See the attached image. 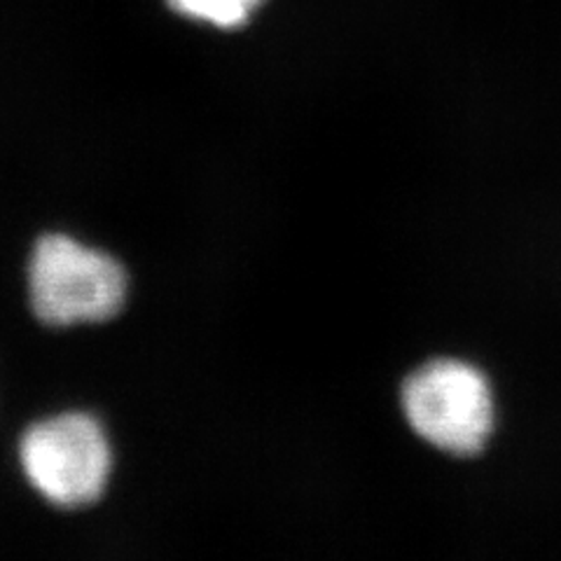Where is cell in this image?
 <instances>
[{"mask_svg": "<svg viewBox=\"0 0 561 561\" xmlns=\"http://www.w3.org/2000/svg\"><path fill=\"white\" fill-rule=\"evenodd\" d=\"M262 3L265 0H169V8L187 20L232 31L249 24Z\"/></svg>", "mask_w": 561, "mask_h": 561, "instance_id": "277c9868", "label": "cell"}, {"mask_svg": "<svg viewBox=\"0 0 561 561\" xmlns=\"http://www.w3.org/2000/svg\"><path fill=\"white\" fill-rule=\"evenodd\" d=\"M402 412L412 431L435 449L472 456L494 431V393L489 379L463 360H433L402 386Z\"/></svg>", "mask_w": 561, "mask_h": 561, "instance_id": "7a4b0ae2", "label": "cell"}, {"mask_svg": "<svg viewBox=\"0 0 561 561\" xmlns=\"http://www.w3.org/2000/svg\"><path fill=\"white\" fill-rule=\"evenodd\" d=\"M22 466L28 482L49 503L78 507L103 494L113 454L96 419L61 414L28 428L22 440Z\"/></svg>", "mask_w": 561, "mask_h": 561, "instance_id": "3957f363", "label": "cell"}, {"mask_svg": "<svg viewBox=\"0 0 561 561\" xmlns=\"http://www.w3.org/2000/svg\"><path fill=\"white\" fill-rule=\"evenodd\" d=\"M28 293L43 323H99L113 319L125 305L127 274L115 257L64 234H49L33 249Z\"/></svg>", "mask_w": 561, "mask_h": 561, "instance_id": "6da1fadb", "label": "cell"}]
</instances>
